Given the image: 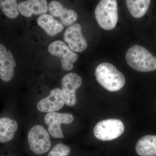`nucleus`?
I'll return each mask as SVG.
<instances>
[{"label": "nucleus", "instance_id": "obj_1", "mask_svg": "<svg viewBox=\"0 0 156 156\" xmlns=\"http://www.w3.org/2000/svg\"><path fill=\"white\" fill-rule=\"evenodd\" d=\"M95 76L97 82L110 92L119 91L125 86L126 78L113 65L103 62L96 68Z\"/></svg>", "mask_w": 156, "mask_h": 156}, {"label": "nucleus", "instance_id": "obj_2", "mask_svg": "<svg viewBox=\"0 0 156 156\" xmlns=\"http://www.w3.org/2000/svg\"><path fill=\"white\" fill-rule=\"evenodd\" d=\"M126 58L128 65L137 71L148 72L156 70V57L142 46L135 45L129 48Z\"/></svg>", "mask_w": 156, "mask_h": 156}, {"label": "nucleus", "instance_id": "obj_3", "mask_svg": "<svg viewBox=\"0 0 156 156\" xmlns=\"http://www.w3.org/2000/svg\"><path fill=\"white\" fill-rule=\"evenodd\" d=\"M96 20L105 30H112L115 27L118 20L117 2L115 0H102L95 11Z\"/></svg>", "mask_w": 156, "mask_h": 156}, {"label": "nucleus", "instance_id": "obj_4", "mask_svg": "<svg viewBox=\"0 0 156 156\" xmlns=\"http://www.w3.org/2000/svg\"><path fill=\"white\" fill-rule=\"evenodd\" d=\"M124 131L125 126L121 120L108 119L98 123L93 132L97 139L103 141H109L119 137Z\"/></svg>", "mask_w": 156, "mask_h": 156}, {"label": "nucleus", "instance_id": "obj_5", "mask_svg": "<svg viewBox=\"0 0 156 156\" xmlns=\"http://www.w3.org/2000/svg\"><path fill=\"white\" fill-rule=\"evenodd\" d=\"M27 139L30 149L37 154L46 153L51 147L49 134L44 127L40 125H36L31 128Z\"/></svg>", "mask_w": 156, "mask_h": 156}, {"label": "nucleus", "instance_id": "obj_6", "mask_svg": "<svg viewBox=\"0 0 156 156\" xmlns=\"http://www.w3.org/2000/svg\"><path fill=\"white\" fill-rule=\"evenodd\" d=\"M48 50L51 55L60 58L63 69L66 71L72 69L73 63L77 60V55L70 50L64 42L61 41H53L49 45Z\"/></svg>", "mask_w": 156, "mask_h": 156}, {"label": "nucleus", "instance_id": "obj_7", "mask_svg": "<svg viewBox=\"0 0 156 156\" xmlns=\"http://www.w3.org/2000/svg\"><path fill=\"white\" fill-rule=\"evenodd\" d=\"M74 117L69 113H48L45 115V123L48 126V130L51 136L54 138H62L64 137L62 130L61 124H70L72 123Z\"/></svg>", "mask_w": 156, "mask_h": 156}, {"label": "nucleus", "instance_id": "obj_8", "mask_svg": "<svg viewBox=\"0 0 156 156\" xmlns=\"http://www.w3.org/2000/svg\"><path fill=\"white\" fill-rule=\"evenodd\" d=\"M82 84V78L75 73H69L62 78V88L65 101L67 106H73L76 103V91Z\"/></svg>", "mask_w": 156, "mask_h": 156}, {"label": "nucleus", "instance_id": "obj_9", "mask_svg": "<svg viewBox=\"0 0 156 156\" xmlns=\"http://www.w3.org/2000/svg\"><path fill=\"white\" fill-rule=\"evenodd\" d=\"M63 38L73 52H83L88 47L87 41L82 34V27L79 23H74L69 27L65 32Z\"/></svg>", "mask_w": 156, "mask_h": 156}, {"label": "nucleus", "instance_id": "obj_10", "mask_svg": "<svg viewBox=\"0 0 156 156\" xmlns=\"http://www.w3.org/2000/svg\"><path fill=\"white\" fill-rule=\"evenodd\" d=\"M65 103L62 90L56 88L50 91V94L48 97L39 101L37 108L39 111L43 112H54L62 108Z\"/></svg>", "mask_w": 156, "mask_h": 156}, {"label": "nucleus", "instance_id": "obj_11", "mask_svg": "<svg viewBox=\"0 0 156 156\" xmlns=\"http://www.w3.org/2000/svg\"><path fill=\"white\" fill-rule=\"evenodd\" d=\"M16 63L13 54L0 44V79L4 82L11 81L14 77Z\"/></svg>", "mask_w": 156, "mask_h": 156}, {"label": "nucleus", "instance_id": "obj_12", "mask_svg": "<svg viewBox=\"0 0 156 156\" xmlns=\"http://www.w3.org/2000/svg\"><path fill=\"white\" fill-rule=\"evenodd\" d=\"M48 10L51 16L58 18L59 22L63 26L72 25L77 19V14L75 11L64 8V6L57 1L50 2Z\"/></svg>", "mask_w": 156, "mask_h": 156}, {"label": "nucleus", "instance_id": "obj_13", "mask_svg": "<svg viewBox=\"0 0 156 156\" xmlns=\"http://www.w3.org/2000/svg\"><path fill=\"white\" fill-rule=\"evenodd\" d=\"M18 9L25 17H30L33 14L41 15L48 12V2L45 0H29L20 3Z\"/></svg>", "mask_w": 156, "mask_h": 156}, {"label": "nucleus", "instance_id": "obj_14", "mask_svg": "<svg viewBox=\"0 0 156 156\" xmlns=\"http://www.w3.org/2000/svg\"><path fill=\"white\" fill-rule=\"evenodd\" d=\"M37 23L50 37L55 36L64 29V26L58 20L49 14H44L40 16Z\"/></svg>", "mask_w": 156, "mask_h": 156}, {"label": "nucleus", "instance_id": "obj_15", "mask_svg": "<svg viewBox=\"0 0 156 156\" xmlns=\"http://www.w3.org/2000/svg\"><path fill=\"white\" fill-rule=\"evenodd\" d=\"M135 150L140 156H156V135L143 136L137 141Z\"/></svg>", "mask_w": 156, "mask_h": 156}, {"label": "nucleus", "instance_id": "obj_16", "mask_svg": "<svg viewBox=\"0 0 156 156\" xmlns=\"http://www.w3.org/2000/svg\"><path fill=\"white\" fill-rule=\"evenodd\" d=\"M126 5L133 17L139 18L144 16L150 5V0H127Z\"/></svg>", "mask_w": 156, "mask_h": 156}, {"label": "nucleus", "instance_id": "obj_17", "mask_svg": "<svg viewBox=\"0 0 156 156\" xmlns=\"http://www.w3.org/2000/svg\"><path fill=\"white\" fill-rule=\"evenodd\" d=\"M0 7L4 14L9 18L15 19L19 15L18 5L15 0H0Z\"/></svg>", "mask_w": 156, "mask_h": 156}, {"label": "nucleus", "instance_id": "obj_18", "mask_svg": "<svg viewBox=\"0 0 156 156\" xmlns=\"http://www.w3.org/2000/svg\"><path fill=\"white\" fill-rule=\"evenodd\" d=\"M70 152V148L67 145L59 143L54 146L49 152L48 156H67Z\"/></svg>", "mask_w": 156, "mask_h": 156}]
</instances>
